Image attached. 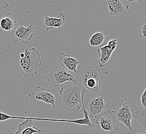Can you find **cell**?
I'll return each instance as SVG.
<instances>
[{"label":"cell","mask_w":146,"mask_h":134,"mask_svg":"<svg viewBox=\"0 0 146 134\" xmlns=\"http://www.w3.org/2000/svg\"><path fill=\"white\" fill-rule=\"evenodd\" d=\"M59 93L62 99L63 107L68 111L77 112L82 107V102L87 92L78 83L63 87Z\"/></svg>","instance_id":"obj_1"},{"label":"cell","mask_w":146,"mask_h":134,"mask_svg":"<svg viewBox=\"0 0 146 134\" xmlns=\"http://www.w3.org/2000/svg\"><path fill=\"white\" fill-rule=\"evenodd\" d=\"M104 77L97 66H85L79 75V83L82 89L93 95H97L101 91Z\"/></svg>","instance_id":"obj_2"},{"label":"cell","mask_w":146,"mask_h":134,"mask_svg":"<svg viewBox=\"0 0 146 134\" xmlns=\"http://www.w3.org/2000/svg\"><path fill=\"white\" fill-rule=\"evenodd\" d=\"M24 56L19 60L20 72L26 78H33L38 73L42 64L40 54L34 48L26 47Z\"/></svg>","instance_id":"obj_3"},{"label":"cell","mask_w":146,"mask_h":134,"mask_svg":"<svg viewBox=\"0 0 146 134\" xmlns=\"http://www.w3.org/2000/svg\"><path fill=\"white\" fill-rule=\"evenodd\" d=\"M47 79L49 85L54 87H56L68 81L77 83L75 74L61 66L54 67L49 70Z\"/></svg>","instance_id":"obj_4"},{"label":"cell","mask_w":146,"mask_h":134,"mask_svg":"<svg viewBox=\"0 0 146 134\" xmlns=\"http://www.w3.org/2000/svg\"><path fill=\"white\" fill-rule=\"evenodd\" d=\"M94 118L96 123L105 131L113 132L119 130L120 122L116 117L115 111L110 110L103 112Z\"/></svg>","instance_id":"obj_5"},{"label":"cell","mask_w":146,"mask_h":134,"mask_svg":"<svg viewBox=\"0 0 146 134\" xmlns=\"http://www.w3.org/2000/svg\"><path fill=\"white\" fill-rule=\"evenodd\" d=\"M28 97L33 102L42 101L45 103L50 104L54 107H56V98L50 89L37 86L34 89L29 92Z\"/></svg>","instance_id":"obj_6"},{"label":"cell","mask_w":146,"mask_h":134,"mask_svg":"<svg viewBox=\"0 0 146 134\" xmlns=\"http://www.w3.org/2000/svg\"><path fill=\"white\" fill-rule=\"evenodd\" d=\"M118 45L117 39H111L107 42V45L97 49V52L99 56L98 65L101 68H104L108 64L113 52Z\"/></svg>","instance_id":"obj_7"},{"label":"cell","mask_w":146,"mask_h":134,"mask_svg":"<svg viewBox=\"0 0 146 134\" xmlns=\"http://www.w3.org/2000/svg\"><path fill=\"white\" fill-rule=\"evenodd\" d=\"M103 5L108 15L113 18H123L127 13L125 5L120 0H103Z\"/></svg>","instance_id":"obj_8"},{"label":"cell","mask_w":146,"mask_h":134,"mask_svg":"<svg viewBox=\"0 0 146 134\" xmlns=\"http://www.w3.org/2000/svg\"><path fill=\"white\" fill-rule=\"evenodd\" d=\"M133 110L130 107L129 102H125L121 106L118 107L115 110L116 117L119 122H121L127 127L129 131H131L132 128V120L133 119Z\"/></svg>","instance_id":"obj_9"},{"label":"cell","mask_w":146,"mask_h":134,"mask_svg":"<svg viewBox=\"0 0 146 134\" xmlns=\"http://www.w3.org/2000/svg\"><path fill=\"white\" fill-rule=\"evenodd\" d=\"M84 104L90 118H94L104 112L106 107L105 104L103 96L92 98L87 101Z\"/></svg>","instance_id":"obj_10"},{"label":"cell","mask_w":146,"mask_h":134,"mask_svg":"<svg viewBox=\"0 0 146 134\" xmlns=\"http://www.w3.org/2000/svg\"><path fill=\"white\" fill-rule=\"evenodd\" d=\"M35 29L32 24L25 28L23 26H19L14 32L13 35L17 37L21 42L27 44L34 36Z\"/></svg>","instance_id":"obj_11"},{"label":"cell","mask_w":146,"mask_h":134,"mask_svg":"<svg viewBox=\"0 0 146 134\" xmlns=\"http://www.w3.org/2000/svg\"><path fill=\"white\" fill-rule=\"evenodd\" d=\"M58 62L61 67L72 72L77 73V67L80 62L70 55L61 52L58 56Z\"/></svg>","instance_id":"obj_12"},{"label":"cell","mask_w":146,"mask_h":134,"mask_svg":"<svg viewBox=\"0 0 146 134\" xmlns=\"http://www.w3.org/2000/svg\"><path fill=\"white\" fill-rule=\"evenodd\" d=\"M44 17L43 26L47 31L54 28L61 29L65 23V15L62 13H60L57 18L49 17L47 14H45Z\"/></svg>","instance_id":"obj_13"},{"label":"cell","mask_w":146,"mask_h":134,"mask_svg":"<svg viewBox=\"0 0 146 134\" xmlns=\"http://www.w3.org/2000/svg\"><path fill=\"white\" fill-rule=\"evenodd\" d=\"M42 133V130L33 126L31 119H26L19 124L18 129L14 134H35Z\"/></svg>","instance_id":"obj_14"},{"label":"cell","mask_w":146,"mask_h":134,"mask_svg":"<svg viewBox=\"0 0 146 134\" xmlns=\"http://www.w3.org/2000/svg\"><path fill=\"white\" fill-rule=\"evenodd\" d=\"M133 117L134 119L135 125L138 129L146 131V108L141 107L138 110L133 112Z\"/></svg>","instance_id":"obj_15"},{"label":"cell","mask_w":146,"mask_h":134,"mask_svg":"<svg viewBox=\"0 0 146 134\" xmlns=\"http://www.w3.org/2000/svg\"><path fill=\"white\" fill-rule=\"evenodd\" d=\"M16 21L9 12L4 14L0 19V27L6 32H11L16 27Z\"/></svg>","instance_id":"obj_16"},{"label":"cell","mask_w":146,"mask_h":134,"mask_svg":"<svg viewBox=\"0 0 146 134\" xmlns=\"http://www.w3.org/2000/svg\"><path fill=\"white\" fill-rule=\"evenodd\" d=\"M106 39V34L104 32L98 31L94 33L89 40V44L93 47H100L103 45Z\"/></svg>","instance_id":"obj_17"},{"label":"cell","mask_w":146,"mask_h":134,"mask_svg":"<svg viewBox=\"0 0 146 134\" xmlns=\"http://www.w3.org/2000/svg\"><path fill=\"white\" fill-rule=\"evenodd\" d=\"M82 112L84 116V118L83 119H78V120L73 121V122L76 123L77 124H79V125H85L87 126L88 128L92 129L94 127V125L90 121L88 112L86 108V107L84 106V101L82 102Z\"/></svg>","instance_id":"obj_18"},{"label":"cell","mask_w":146,"mask_h":134,"mask_svg":"<svg viewBox=\"0 0 146 134\" xmlns=\"http://www.w3.org/2000/svg\"><path fill=\"white\" fill-rule=\"evenodd\" d=\"M139 103L141 104V107H146V89L144 90L143 93L141 95V99L139 101Z\"/></svg>","instance_id":"obj_19"},{"label":"cell","mask_w":146,"mask_h":134,"mask_svg":"<svg viewBox=\"0 0 146 134\" xmlns=\"http://www.w3.org/2000/svg\"><path fill=\"white\" fill-rule=\"evenodd\" d=\"M7 69V67L4 61L0 59V75L3 73Z\"/></svg>","instance_id":"obj_20"},{"label":"cell","mask_w":146,"mask_h":134,"mask_svg":"<svg viewBox=\"0 0 146 134\" xmlns=\"http://www.w3.org/2000/svg\"><path fill=\"white\" fill-rule=\"evenodd\" d=\"M9 6V4L6 1H0V11H2Z\"/></svg>","instance_id":"obj_21"},{"label":"cell","mask_w":146,"mask_h":134,"mask_svg":"<svg viewBox=\"0 0 146 134\" xmlns=\"http://www.w3.org/2000/svg\"><path fill=\"white\" fill-rule=\"evenodd\" d=\"M127 134H146V131H141L139 129H133L131 131H129Z\"/></svg>","instance_id":"obj_22"},{"label":"cell","mask_w":146,"mask_h":134,"mask_svg":"<svg viewBox=\"0 0 146 134\" xmlns=\"http://www.w3.org/2000/svg\"><path fill=\"white\" fill-rule=\"evenodd\" d=\"M136 2V1H129V0H127V4H126L125 5L127 11L128 9H129L130 7H131L132 5H134Z\"/></svg>","instance_id":"obj_23"},{"label":"cell","mask_w":146,"mask_h":134,"mask_svg":"<svg viewBox=\"0 0 146 134\" xmlns=\"http://www.w3.org/2000/svg\"><path fill=\"white\" fill-rule=\"evenodd\" d=\"M141 33L143 38H146V23H144L141 26Z\"/></svg>","instance_id":"obj_24"},{"label":"cell","mask_w":146,"mask_h":134,"mask_svg":"<svg viewBox=\"0 0 146 134\" xmlns=\"http://www.w3.org/2000/svg\"><path fill=\"white\" fill-rule=\"evenodd\" d=\"M13 134V133L12 132V131H7V134Z\"/></svg>","instance_id":"obj_25"}]
</instances>
